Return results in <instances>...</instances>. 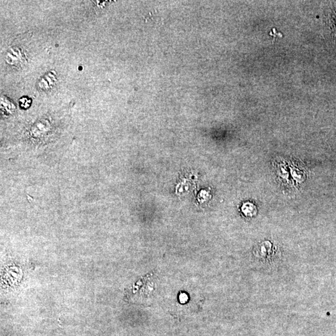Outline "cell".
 Returning <instances> with one entry per match:
<instances>
[{
  "label": "cell",
  "instance_id": "6da1fadb",
  "mask_svg": "<svg viewBox=\"0 0 336 336\" xmlns=\"http://www.w3.org/2000/svg\"><path fill=\"white\" fill-rule=\"evenodd\" d=\"M276 172H277V175L280 178V180L283 181V183H287L286 182H288L289 183V179H288V169L287 166H286L285 163L284 162H278L276 163Z\"/></svg>",
  "mask_w": 336,
  "mask_h": 336
},
{
  "label": "cell",
  "instance_id": "7a4b0ae2",
  "mask_svg": "<svg viewBox=\"0 0 336 336\" xmlns=\"http://www.w3.org/2000/svg\"><path fill=\"white\" fill-rule=\"evenodd\" d=\"M290 171L293 178L297 181V183H302L306 178V174L304 171L300 170L295 164H291Z\"/></svg>",
  "mask_w": 336,
  "mask_h": 336
},
{
  "label": "cell",
  "instance_id": "3957f363",
  "mask_svg": "<svg viewBox=\"0 0 336 336\" xmlns=\"http://www.w3.org/2000/svg\"><path fill=\"white\" fill-rule=\"evenodd\" d=\"M242 211L247 217H253L257 214V208L255 205L251 202H246L243 204Z\"/></svg>",
  "mask_w": 336,
  "mask_h": 336
},
{
  "label": "cell",
  "instance_id": "277c9868",
  "mask_svg": "<svg viewBox=\"0 0 336 336\" xmlns=\"http://www.w3.org/2000/svg\"><path fill=\"white\" fill-rule=\"evenodd\" d=\"M335 25H336V15L335 16Z\"/></svg>",
  "mask_w": 336,
  "mask_h": 336
}]
</instances>
